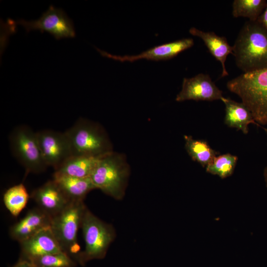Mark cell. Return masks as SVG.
<instances>
[{
  "label": "cell",
  "mask_w": 267,
  "mask_h": 267,
  "mask_svg": "<svg viewBox=\"0 0 267 267\" xmlns=\"http://www.w3.org/2000/svg\"><path fill=\"white\" fill-rule=\"evenodd\" d=\"M237 67L250 73L267 68V30L258 21H246L233 45Z\"/></svg>",
  "instance_id": "cell-1"
},
{
  "label": "cell",
  "mask_w": 267,
  "mask_h": 267,
  "mask_svg": "<svg viewBox=\"0 0 267 267\" xmlns=\"http://www.w3.org/2000/svg\"><path fill=\"white\" fill-rule=\"evenodd\" d=\"M226 87L240 97L257 123L267 124V68L242 74L228 81Z\"/></svg>",
  "instance_id": "cell-2"
},
{
  "label": "cell",
  "mask_w": 267,
  "mask_h": 267,
  "mask_svg": "<svg viewBox=\"0 0 267 267\" xmlns=\"http://www.w3.org/2000/svg\"><path fill=\"white\" fill-rule=\"evenodd\" d=\"M73 156L101 157L113 152L111 142L97 123L80 118L65 132Z\"/></svg>",
  "instance_id": "cell-3"
},
{
  "label": "cell",
  "mask_w": 267,
  "mask_h": 267,
  "mask_svg": "<svg viewBox=\"0 0 267 267\" xmlns=\"http://www.w3.org/2000/svg\"><path fill=\"white\" fill-rule=\"evenodd\" d=\"M129 176L125 157L113 151L99 159L90 178L96 189L120 200L124 195Z\"/></svg>",
  "instance_id": "cell-4"
},
{
  "label": "cell",
  "mask_w": 267,
  "mask_h": 267,
  "mask_svg": "<svg viewBox=\"0 0 267 267\" xmlns=\"http://www.w3.org/2000/svg\"><path fill=\"white\" fill-rule=\"evenodd\" d=\"M87 207L84 201H71L51 219L50 228L62 251L76 262L80 254L77 234Z\"/></svg>",
  "instance_id": "cell-5"
},
{
  "label": "cell",
  "mask_w": 267,
  "mask_h": 267,
  "mask_svg": "<svg viewBox=\"0 0 267 267\" xmlns=\"http://www.w3.org/2000/svg\"><path fill=\"white\" fill-rule=\"evenodd\" d=\"M81 228L85 248L81 252L78 262L84 265L90 260L104 258L115 237L113 226L101 221L87 208Z\"/></svg>",
  "instance_id": "cell-6"
},
{
  "label": "cell",
  "mask_w": 267,
  "mask_h": 267,
  "mask_svg": "<svg viewBox=\"0 0 267 267\" xmlns=\"http://www.w3.org/2000/svg\"><path fill=\"white\" fill-rule=\"evenodd\" d=\"M9 146L12 153L29 173H40L44 171L45 163L34 132L26 125L16 127L9 136Z\"/></svg>",
  "instance_id": "cell-7"
},
{
  "label": "cell",
  "mask_w": 267,
  "mask_h": 267,
  "mask_svg": "<svg viewBox=\"0 0 267 267\" xmlns=\"http://www.w3.org/2000/svg\"><path fill=\"white\" fill-rule=\"evenodd\" d=\"M15 23L22 26L27 33L32 30H39L41 33L45 31L56 40L74 38L76 36L73 21L62 9L52 5L37 20L19 19Z\"/></svg>",
  "instance_id": "cell-8"
},
{
  "label": "cell",
  "mask_w": 267,
  "mask_h": 267,
  "mask_svg": "<svg viewBox=\"0 0 267 267\" xmlns=\"http://www.w3.org/2000/svg\"><path fill=\"white\" fill-rule=\"evenodd\" d=\"M43 158L47 166L57 170L73 156L69 139L65 133L50 130L36 132Z\"/></svg>",
  "instance_id": "cell-9"
},
{
  "label": "cell",
  "mask_w": 267,
  "mask_h": 267,
  "mask_svg": "<svg viewBox=\"0 0 267 267\" xmlns=\"http://www.w3.org/2000/svg\"><path fill=\"white\" fill-rule=\"evenodd\" d=\"M222 91L216 85L208 74L199 73L190 78H184L180 91L176 100H188L211 101L222 100Z\"/></svg>",
  "instance_id": "cell-10"
},
{
  "label": "cell",
  "mask_w": 267,
  "mask_h": 267,
  "mask_svg": "<svg viewBox=\"0 0 267 267\" xmlns=\"http://www.w3.org/2000/svg\"><path fill=\"white\" fill-rule=\"evenodd\" d=\"M193 44L194 41L192 39L184 38L155 46L137 55L124 56L113 55L96 48L102 56L121 62H134L142 59L159 61L171 59L180 52L190 48Z\"/></svg>",
  "instance_id": "cell-11"
},
{
  "label": "cell",
  "mask_w": 267,
  "mask_h": 267,
  "mask_svg": "<svg viewBox=\"0 0 267 267\" xmlns=\"http://www.w3.org/2000/svg\"><path fill=\"white\" fill-rule=\"evenodd\" d=\"M31 197L39 208L51 218L60 213L71 202L53 179L35 189Z\"/></svg>",
  "instance_id": "cell-12"
},
{
  "label": "cell",
  "mask_w": 267,
  "mask_h": 267,
  "mask_svg": "<svg viewBox=\"0 0 267 267\" xmlns=\"http://www.w3.org/2000/svg\"><path fill=\"white\" fill-rule=\"evenodd\" d=\"M20 243L22 254L21 258L27 260L63 252L50 226L42 229Z\"/></svg>",
  "instance_id": "cell-13"
},
{
  "label": "cell",
  "mask_w": 267,
  "mask_h": 267,
  "mask_svg": "<svg viewBox=\"0 0 267 267\" xmlns=\"http://www.w3.org/2000/svg\"><path fill=\"white\" fill-rule=\"evenodd\" d=\"M51 219L39 207L34 208L10 227V236L20 243L42 229L50 226Z\"/></svg>",
  "instance_id": "cell-14"
},
{
  "label": "cell",
  "mask_w": 267,
  "mask_h": 267,
  "mask_svg": "<svg viewBox=\"0 0 267 267\" xmlns=\"http://www.w3.org/2000/svg\"><path fill=\"white\" fill-rule=\"evenodd\" d=\"M189 33L200 38L204 43L211 54L222 65L221 77L228 75L225 67L227 56L233 54V46H231L224 37L219 36L214 32H205L195 27H191Z\"/></svg>",
  "instance_id": "cell-15"
},
{
  "label": "cell",
  "mask_w": 267,
  "mask_h": 267,
  "mask_svg": "<svg viewBox=\"0 0 267 267\" xmlns=\"http://www.w3.org/2000/svg\"><path fill=\"white\" fill-rule=\"evenodd\" d=\"M225 105L224 124L230 128H236L244 134L248 133V126L259 125L255 121L251 112L241 102H236L223 97L222 100Z\"/></svg>",
  "instance_id": "cell-16"
},
{
  "label": "cell",
  "mask_w": 267,
  "mask_h": 267,
  "mask_svg": "<svg viewBox=\"0 0 267 267\" xmlns=\"http://www.w3.org/2000/svg\"><path fill=\"white\" fill-rule=\"evenodd\" d=\"M53 179L71 201H84L89 192L96 189L90 178H77L54 172Z\"/></svg>",
  "instance_id": "cell-17"
},
{
  "label": "cell",
  "mask_w": 267,
  "mask_h": 267,
  "mask_svg": "<svg viewBox=\"0 0 267 267\" xmlns=\"http://www.w3.org/2000/svg\"><path fill=\"white\" fill-rule=\"evenodd\" d=\"M100 158L72 156L55 172L77 178H90Z\"/></svg>",
  "instance_id": "cell-18"
},
{
  "label": "cell",
  "mask_w": 267,
  "mask_h": 267,
  "mask_svg": "<svg viewBox=\"0 0 267 267\" xmlns=\"http://www.w3.org/2000/svg\"><path fill=\"white\" fill-rule=\"evenodd\" d=\"M185 148L191 159L206 168L220 154L212 148L208 142L202 139H194L191 135H184Z\"/></svg>",
  "instance_id": "cell-19"
},
{
  "label": "cell",
  "mask_w": 267,
  "mask_h": 267,
  "mask_svg": "<svg viewBox=\"0 0 267 267\" xmlns=\"http://www.w3.org/2000/svg\"><path fill=\"white\" fill-rule=\"evenodd\" d=\"M30 196L25 185L19 183L13 185L4 192V204L13 217H17L26 207Z\"/></svg>",
  "instance_id": "cell-20"
},
{
  "label": "cell",
  "mask_w": 267,
  "mask_h": 267,
  "mask_svg": "<svg viewBox=\"0 0 267 267\" xmlns=\"http://www.w3.org/2000/svg\"><path fill=\"white\" fill-rule=\"evenodd\" d=\"M267 4L266 0H234L232 14L234 17H245L256 21L264 11Z\"/></svg>",
  "instance_id": "cell-21"
},
{
  "label": "cell",
  "mask_w": 267,
  "mask_h": 267,
  "mask_svg": "<svg viewBox=\"0 0 267 267\" xmlns=\"http://www.w3.org/2000/svg\"><path fill=\"white\" fill-rule=\"evenodd\" d=\"M238 161V157L230 153L218 155L206 168L211 174L225 178L232 175Z\"/></svg>",
  "instance_id": "cell-22"
},
{
  "label": "cell",
  "mask_w": 267,
  "mask_h": 267,
  "mask_svg": "<svg viewBox=\"0 0 267 267\" xmlns=\"http://www.w3.org/2000/svg\"><path fill=\"white\" fill-rule=\"evenodd\" d=\"M28 260L35 267H76L77 266V262L63 252L45 255Z\"/></svg>",
  "instance_id": "cell-23"
},
{
  "label": "cell",
  "mask_w": 267,
  "mask_h": 267,
  "mask_svg": "<svg viewBox=\"0 0 267 267\" xmlns=\"http://www.w3.org/2000/svg\"><path fill=\"white\" fill-rule=\"evenodd\" d=\"M257 21L267 30V4L264 11Z\"/></svg>",
  "instance_id": "cell-24"
},
{
  "label": "cell",
  "mask_w": 267,
  "mask_h": 267,
  "mask_svg": "<svg viewBox=\"0 0 267 267\" xmlns=\"http://www.w3.org/2000/svg\"><path fill=\"white\" fill-rule=\"evenodd\" d=\"M12 267H35L29 260L20 258L18 262Z\"/></svg>",
  "instance_id": "cell-25"
},
{
  "label": "cell",
  "mask_w": 267,
  "mask_h": 267,
  "mask_svg": "<svg viewBox=\"0 0 267 267\" xmlns=\"http://www.w3.org/2000/svg\"><path fill=\"white\" fill-rule=\"evenodd\" d=\"M263 175L266 185L267 187V166L265 168L264 170Z\"/></svg>",
  "instance_id": "cell-26"
},
{
  "label": "cell",
  "mask_w": 267,
  "mask_h": 267,
  "mask_svg": "<svg viewBox=\"0 0 267 267\" xmlns=\"http://www.w3.org/2000/svg\"><path fill=\"white\" fill-rule=\"evenodd\" d=\"M265 131H266V133L267 135V129H265Z\"/></svg>",
  "instance_id": "cell-27"
}]
</instances>
